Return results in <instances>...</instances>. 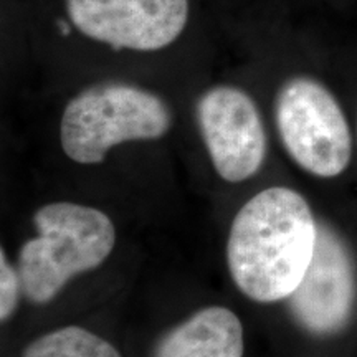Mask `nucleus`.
Returning <instances> with one entry per match:
<instances>
[{
	"label": "nucleus",
	"instance_id": "6e6552de",
	"mask_svg": "<svg viewBox=\"0 0 357 357\" xmlns=\"http://www.w3.org/2000/svg\"><path fill=\"white\" fill-rule=\"evenodd\" d=\"M243 349L238 316L223 306H208L171 329L153 357H242Z\"/></svg>",
	"mask_w": 357,
	"mask_h": 357
},
{
	"label": "nucleus",
	"instance_id": "f03ea898",
	"mask_svg": "<svg viewBox=\"0 0 357 357\" xmlns=\"http://www.w3.org/2000/svg\"><path fill=\"white\" fill-rule=\"evenodd\" d=\"M38 235L19 252L24 294L45 305L60 294L75 276L96 270L113 252L114 223L105 212L73 202H53L33 215Z\"/></svg>",
	"mask_w": 357,
	"mask_h": 357
},
{
	"label": "nucleus",
	"instance_id": "7ed1b4c3",
	"mask_svg": "<svg viewBox=\"0 0 357 357\" xmlns=\"http://www.w3.org/2000/svg\"><path fill=\"white\" fill-rule=\"evenodd\" d=\"M172 124L158 95L129 83L106 82L83 89L63 111L60 141L78 164H100L111 147L162 137Z\"/></svg>",
	"mask_w": 357,
	"mask_h": 357
},
{
	"label": "nucleus",
	"instance_id": "9d476101",
	"mask_svg": "<svg viewBox=\"0 0 357 357\" xmlns=\"http://www.w3.org/2000/svg\"><path fill=\"white\" fill-rule=\"evenodd\" d=\"M22 288L20 275L17 268L7 260L6 252H0V319L6 323L15 312L20 301Z\"/></svg>",
	"mask_w": 357,
	"mask_h": 357
},
{
	"label": "nucleus",
	"instance_id": "423d86ee",
	"mask_svg": "<svg viewBox=\"0 0 357 357\" xmlns=\"http://www.w3.org/2000/svg\"><path fill=\"white\" fill-rule=\"evenodd\" d=\"M66 8L79 32L116 50H160L189 19V0H66Z\"/></svg>",
	"mask_w": 357,
	"mask_h": 357
},
{
	"label": "nucleus",
	"instance_id": "20e7f679",
	"mask_svg": "<svg viewBox=\"0 0 357 357\" xmlns=\"http://www.w3.org/2000/svg\"><path fill=\"white\" fill-rule=\"evenodd\" d=\"M280 139L294 162L316 177L344 172L352 154L349 124L324 84L307 77L283 83L275 100Z\"/></svg>",
	"mask_w": 357,
	"mask_h": 357
},
{
	"label": "nucleus",
	"instance_id": "f257e3e1",
	"mask_svg": "<svg viewBox=\"0 0 357 357\" xmlns=\"http://www.w3.org/2000/svg\"><path fill=\"white\" fill-rule=\"evenodd\" d=\"M318 223L296 190L268 187L243 204L231 222L227 261L250 300L275 303L300 287L312 260Z\"/></svg>",
	"mask_w": 357,
	"mask_h": 357
},
{
	"label": "nucleus",
	"instance_id": "39448f33",
	"mask_svg": "<svg viewBox=\"0 0 357 357\" xmlns=\"http://www.w3.org/2000/svg\"><path fill=\"white\" fill-rule=\"evenodd\" d=\"M197 121L218 176L243 182L260 171L266 155V132L255 101L235 86H213L200 96Z\"/></svg>",
	"mask_w": 357,
	"mask_h": 357
},
{
	"label": "nucleus",
	"instance_id": "0eeeda50",
	"mask_svg": "<svg viewBox=\"0 0 357 357\" xmlns=\"http://www.w3.org/2000/svg\"><path fill=\"white\" fill-rule=\"evenodd\" d=\"M357 296L356 268L349 248L331 227L319 223L312 260L294 289L289 311L314 336H331L349 324Z\"/></svg>",
	"mask_w": 357,
	"mask_h": 357
},
{
	"label": "nucleus",
	"instance_id": "1a4fd4ad",
	"mask_svg": "<svg viewBox=\"0 0 357 357\" xmlns=\"http://www.w3.org/2000/svg\"><path fill=\"white\" fill-rule=\"evenodd\" d=\"M22 357H121V354L98 334L79 326H65L30 342Z\"/></svg>",
	"mask_w": 357,
	"mask_h": 357
}]
</instances>
